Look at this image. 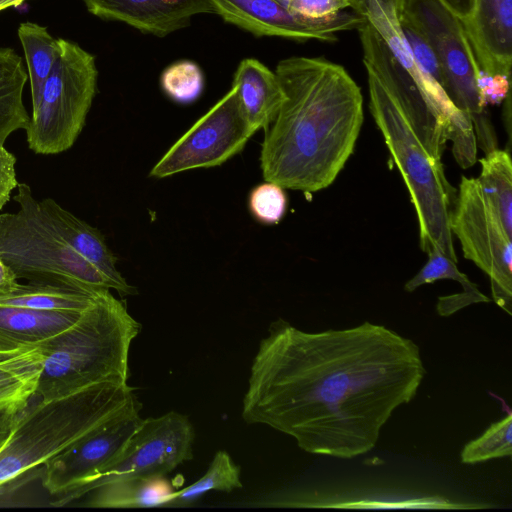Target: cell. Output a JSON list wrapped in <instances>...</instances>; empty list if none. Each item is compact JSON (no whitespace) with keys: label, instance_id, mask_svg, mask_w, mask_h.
Listing matches in <instances>:
<instances>
[{"label":"cell","instance_id":"18","mask_svg":"<svg viewBox=\"0 0 512 512\" xmlns=\"http://www.w3.org/2000/svg\"><path fill=\"white\" fill-rule=\"evenodd\" d=\"M232 85L250 125L266 131L285 98L277 74L259 60L245 58L235 70Z\"/></svg>","mask_w":512,"mask_h":512},{"label":"cell","instance_id":"35","mask_svg":"<svg viewBox=\"0 0 512 512\" xmlns=\"http://www.w3.org/2000/svg\"><path fill=\"white\" fill-rule=\"evenodd\" d=\"M18 283V279L14 272L0 259V296L11 292Z\"/></svg>","mask_w":512,"mask_h":512},{"label":"cell","instance_id":"33","mask_svg":"<svg viewBox=\"0 0 512 512\" xmlns=\"http://www.w3.org/2000/svg\"><path fill=\"white\" fill-rule=\"evenodd\" d=\"M15 164V156L0 145V210L9 201L12 190L18 185Z\"/></svg>","mask_w":512,"mask_h":512},{"label":"cell","instance_id":"22","mask_svg":"<svg viewBox=\"0 0 512 512\" xmlns=\"http://www.w3.org/2000/svg\"><path fill=\"white\" fill-rule=\"evenodd\" d=\"M27 80L21 57L11 48H0V145L30 122L23 102Z\"/></svg>","mask_w":512,"mask_h":512},{"label":"cell","instance_id":"12","mask_svg":"<svg viewBox=\"0 0 512 512\" xmlns=\"http://www.w3.org/2000/svg\"><path fill=\"white\" fill-rule=\"evenodd\" d=\"M358 30L367 74L379 81L427 151L441 161L449 128L447 119L375 26L366 21Z\"/></svg>","mask_w":512,"mask_h":512},{"label":"cell","instance_id":"24","mask_svg":"<svg viewBox=\"0 0 512 512\" xmlns=\"http://www.w3.org/2000/svg\"><path fill=\"white\" fill-rule=\"evenodd\" d=\"M17 33L27 64L33 107L60 55V38H54L46 26L33 22L21 23Z\"/></svg>","mask_w":512,"mask_h":512},{"label":"cell","instance_id":"20","mask_svg":"<svg viewBox=\"0 0 512 512\" xmlns=\"http://www.w3.org/2000/svg\"><path fill=\"white\" fill-rule=\"evenodd\" d=\"M90 507L135 508L168 506L176 490L165 477H134L112 481L92 490Z\"/></svg>","mask_w":512,"mask_h":512},{"label":"cell","instance_id":"23","mask_svg":"<svg viewBox=\"0 0 512 512\" xmlns=\"http://www.w3.org/2000/svg\"><path fill=\"white\" fill-rule=\"evenodd\" d=\"M100 293L48 284L18 283L11 292L0 296V304L43 311L83 312Z\"/></svg>","mask_w":512,"mask_h":512},{"label":"cell","instance_id":"5","mask_svg":"<svg viewBox=\"0 0 512 512\" xmlns=\"http://www.w3.org/2000/svg\"><path fill=\"white\" fill-rule=\"evenodd\" d=\"M368 85L372 117L416 211L422 251L438 250L457 262L450 229L457 190L446 179L442 162L427 151L399 105L370 74Z\"/></svg>","mask_w":512,"mask_h":512},{"label":"cell","instance_id":"34","mask_svg":"<svg viewBox=\"0 0 512 512\" xmlns=\"http://www.w3.org/2000/svg\"><path fill=\"white\" fill-rule=\"evenodd\" d=\"M21 411L13 409L0 411V450L10 437Z\"/></svg>","mask_w":512,"mask_h":512},{"label":"cell","instance_id":"1","mask_svg":"<svg viewBox=\"0 0 512 512\" xmlns=\"http://www.w3.org/2000/svg\"><path fill=\"white\" fill-rule=\"evenodd\" d=\"M425 374L418 345L383 325L310 333L277 319L253 359L242 418L308 453L351 459L376 446Z\"/></svg>","mask_w":512,"mask_h":512},{"label":"cell","instance_id":"31","mask_svg":"<svg viewBox=\"0 0 512 512\" xmlns=\"http://www.w3.org/2000/svg\"><path fill=\"white\" fill-rule=\"evenodd\" d=\"M354 12L377 29L400 30L406 0H349Z\"/></svg>","mask_w":512,"mask_h":512},{"label":"cell","instance_id":"28","mask_svg":"<svg viewBox=\"0 0 512 512\" xmlns=\"http://www.w3.org/2000/svg\"><path fill=\"white\" fill-rule=\"evenodd\" d=\"M160 86L164 94L178 104H191L204 89V74L200 66L191 60H179L167 66L161 73Z\"/></svg>","mask_w":512,"mask_h":512},{"label":"cell","instance_id":"17","mask_svg":"<svg viewBox=\"0 0 512 512\" xmlns=\"http://www.w3.org/2000/svg\"><path fill=\"white\" fill-rule=\"evenodd\" d=\"M39 204L48 224L58 236L81 257L107 275L121 296L138 293L118 271L117 258L98 229L65 210L51 198H44Z\"/></svg>","mask_w":512,"mask_h":512},{"label":"cell","instance_id":"16","mask_svg":"<svg viewBox=\"0 0 512 512\" xmlns=\"http://www.w3.org/2000/svg\"><path fill=\"white\" fill-rule=\"evenodd\" d=\"M461 22L481 73L510 78L512 0H475Z\"/></svg>","mask_w":512,"mask_h":512},{"label":"cell","instance_id":"8","mask_svg":"<svg viewBox=\"0 0 512 512\" xmlns=\"http://www.w3.org/2000/svg\"><path fill=\"white\" fill-rule=\"evenodd\" d=\"M402 19L429 44L440 68L442 87L451 102L469 115L480 148L485 154L497 149L481 95V71L461 20L439 0H406Z\"/></svg>","mask_w":512,"mask_h":512},{"label":"cell","instance_id":"9","mask_svg":"<svg viewBox=\"0 0 512 512\" xmlns=\"http://www.w3.org/2000/svg\"><path fill=\"white\" fill-rule=\"evenodd\" d=\"M450 229L463 255L486 273L494 302L512 314V237L484 197L478 179L461 177Z\"/></svg>","mask_w":512,"mask_h":512},{"label":"cell","instance_id":"15","mask_svg":"<svg viewBox=\"0 0 512 512\" xmlns=\"http://www.w3.org/2000/svg\"><path fill=\"white\" fill-rule=\"evenodd\" d=\"M87 10L104 20L123 22L164 37L189 25L192 17L214 13L209 0H82Z\"/></svg>","mask_w":512,"mask_h":512},{"label":"cell","instance_id":"14","mask_svg":"<svg viewBox=\"0 0 512 512\" xmlns=\"http://www.w3.org/2000/svg\"><path fill=\"white\" fill-rule=\"evenodd\" d=\"M215 14L224 21L256 36H277L295 40L336 41L337 33L360 29L366 19L356 12L309 19L290 13L280 0H209Z\"/></svg>","mask_w":512,"mask_h":512},{"label":"cell","instance_id":"11","mask_svg":"<svg viewBox=\"0 0 512 512\" xmlns=\"http://www.w3.org/2000/svg\"><path fill=\"white\" fill-rule=\"evenodd\" d=\"M138 399L44 464L42 484L58 503L80 497L121 454L141 424Z\"/></svg>","mask_w":512,"mask_h":512},{"label":"cell","instance_id":"30","mask_svg":"<svg viewBox=\"0 0 512 512\" xmlns=\"http://www.w3.org/2000/svg\"><path fill=\"white\" fill-rule=\"evenodd\" d=\"M287 203L284 188L270 181L254 187L248 198L251 215L266 225L280 222L286 213Z\"/></svg>","mask_w":512,"mask_h":512},{"label":"cell","instance_id":"10","mask_svg":"<svg viewBox=\"0 0 512 512\" xmlns=\"http://www.w3.org/2000/svg\"><path fill=\"white\" fill-rule=\"evenodd\" d=\"M257 131L241 107L234 85L156 162L149 177L166 178L220 166L239 154Z\"/></svg>","mask_w":512,"mask_h":512},{"label":"cell","instance_id":"27","mask_svg":"<svg viewBox=\"0 0 512 512\" xmlns=\"http://www.w3.org/2000/svg\"><path fill=\"white\" fill-rule=\"evenodd\" d=\"M512 454V415L492 423L478 438L468 442L460 458L465 464H477L491 459L510 457Z\"/></svg>","mask_w":512,"mask_h":512},{"label":"cell","instance_id":"13","mask_svg":"<svg viewBox=\"0 0 512 512\" xmlns=\"http://www.w3.org/2000/svg\"><path fill=\"white\" fill-rule=\"evenodd\" d=\"M194 437L189 418L179 412L143 419L121 454L80 497L112 481L166 475L193 458Z\"/></svg>","mask_w":512,"mask_h":512},{"label":"cell","instance_id":"2","mask_svg":"<svg viewBox=\"0 0 512 512\" xmlns=\"http://www.w3.org/2000/svg\"><path fill=\"white\" fill-rule=\"evenodd\" d=\"M275 73L285 98L261 144L262 176L284 189L322 190L353 153L363 123L361 89L321 57L283 59Z\"/></svg>","mask_w":512,"mask_h":512},{"label":"cell","instance_id":"37","mask_svg":"<svg viewBox=\"0 0 512 512\" xmlns=\"http://www.w3.org/2000/svg\"><path fill=\"white\" fill-rule=\"evenodd\" d=\"M27 0H0V11L10 7H17L26 2Z\"/></svg>","mask_w":512,"mask_h":512},{"label":"cell","instance_id":"36","mask_svg":"<svg viewBox=\"0 0 512 512\" xmlns=\"http://www.w3.org/2000/svg\"><path fill=\"white\" fill-rule=\"evenodd\" d=\"M461 21L464 20L472 11L475 0H439Z\"/></svg>","mask_w":512,"mask_h":512},{"label":"cell","instance_id":"39","mask_svg":"<svg viewBox=\"0 0 512 512\" xmlns=\"http://www.w3.org/2000/svg\"><path fill=\"white\" fill-rule=\"evenodd\" d=\"M280 1H282V0H280Z\"/></svg>","mask_w":512,"mask_h":512},{"label":"cell","instance_id":"25","mask_svg":"<svg viewBox=\"0 0 512 512\" xmlns=\"http://www.w3.org/2000/svg\"><path fill=\"white\" fill-rule=\"evenodd\" d=\"M478 182L481 191L499 218L505 231L512 237V163L510 154L495 149L480 159Z\"/></svg>","mask_w":512,"mask_h":512},{"label":"cell","instance_id":"4","mask_svg":"<svg viewBox=\"0 0 512 512\" xmlns=\"http://www.w3.org/2000/svg\"><path fill=\"white\" fill-rule=\"evenodd\" d=\"M136 399L127 383H102L24 408L0 450V486L44 465Z\"/></svg>","mask_w":512,"mask_h":512},{"label":"cell","instance_id":"6","mask_svg":"<svg viewBox=\"0 0 512 512\" xmlns=\"http://www.w3.org/2000/svg\"><path fill=\"white\" fill-rule=\"evenodd\" d=\"M17 190L19 210L0 214V259L17 279L94 293L116 290L107 275L50 227L31 188L18 183Z\"/></svg>","mask_w":512,"mask_h":512},{"label":"cell","instance_id":"32","mask_svg":"<svg viewBox=\"0 0 512 512\" xmlns=\"http://www.w3.org/2000/svg\"><path fill=\"white\" fill-rule=\"evenodd\" d=\"M287 10L299 17L325 18L350 7L349 0H282Z\"/></svg>","mask_w":512,"mask_h":512},{"label":"cell","instance_id":"19","mask_svg":"<svg viewBox=\"0 0 512 512\" xmlns=\"http://www.w3.org/2000/svg\"><path fill=\"white\" fill-rule=\"evenodd\" d=\"M81 313L0 304V352L8 354L39 346L70 327Z\"/></svg>","mask_w":512,"mask_h":512},{"label":"cell","instance_id":"38","mask_svg":"<svg viewBox=\"0 0 512 512\" xmlns=\"http://www.w3.org/2000/svg\"><path fill=\"white\" fill-rule=\"evenodd\" d=\"M8 354H9V353H8ZM2 355H5V353H1V352H0V356H2Z\"/></svg>","mask_w":512,"mask_h":512},{"label":"cell","instance_id":"29","mask_svg":"<svg viewBox=\"0 0 512 512\" xmlns=\"http://www.w3.org/2000/svg\"><path fill=\"white\" fill-rule=\"evenodd\" d=\"M427 255V263L413 278L406 282L405 291L412 292L424 284H430L441 279H450L459 282L463 292L477 298L480 303L490 302V299L478 289L477 285L458 269L457 262L438 250H434Z\"/></svg>","mask_w":512,"mask_h":512},{"label":"cell","instance_id":"7","mask_svg":"<svg viewBox=\"0 0 512 512\" xmlns=\"http://www.w3.org/2000/svg\"><path fill=\"white\" fill-rule=\"evenodd\" d=\"M61 51L26 128L29 148L55 155L71 148L83 130L97 92L95 57L60 38Z\"/></svg>","mask_w":512,"mask_h":512},{"label":"cell","instance_id":"3","mask_svg":"<svg viewBox=\"0 0 512 512\" xmlns=\"http://www.w3.org/2000/svg\"><path fill=\"white\" fill-rule=\"evenodd\" d=\"M141 331L125 304L101 292L67 329L44 341L35 395L61 397L102 383H127L132 341Z\"/></svg>","mask_w":512,"mask_h":512},{"label":"cell","instance_id":"26","mask_svg":"<svg viewBox=\"0 0 512 512\" xmlns=\"http://www.w3.org/2000/svg\"><path fill=\"white\" fill-rule=\"evenodd\" d=\"M240 466L224 450L215 453L206 473L189 486L175 492L170 506L188 504L211 490L231 492L243 487Z\"/></svg>","mask_w":512,"mask_h":512},{"label":"cell","instance_id":"21","mask_svg":"<svg viewBox=\"0 0 512 512\" xmlns=\"http://www.w3.org/2000/svg\"><path fill=\"white\" fill-rule=\"evenodd\" d=\"M44 359L40 346L0 356V411L27 406L36 393Z\"/></svg>","mask_w":512,"mask_h":512}]
</instances>
